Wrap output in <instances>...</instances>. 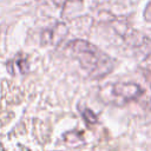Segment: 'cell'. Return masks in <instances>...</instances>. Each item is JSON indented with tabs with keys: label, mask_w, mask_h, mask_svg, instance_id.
Instances as JSON below:
<instances>
[{
	"label": "cell",
	"mask_w": 151,
	"mask_h": 151,
	"mask_svg": "<svg viewBox=\"0 0 151 151\" xmlns=\"http://www.w3.org/2000/svg\"><path fill=\"white\" fill-rule=\"evenodd\" d=\"M67 50L91 78H103L113 70V59L86 40H73L68 44Z\"/></svg>",
	"instance_id": "obj_1"
},
{
	"label": "cell",
	"mask_w": 151,
	"mask_h": 151,
	"mask_svg": "<svg viewBox=\"0 0 151 151\" xmlns=\"http://www.w3.org/2000/svg\"><path fill=\"white\" fill-rule=\"evenodd\" d=\"M111 92L114 97L119 98L123 100V103H126V101H131L136 98H138L143 90L134 83H130V81H126V83H116L112 85L111 87Z\"/></svg>",
	"instance_id": "obj_2"
},
{
	"label": "cell",
	"mask_w": 151,
	"mask_h": 151,
	"mask_svg": "<svg viewBox=\"0 0 151 151\" xmlns=\"http://www.w3.org/2000/svg\"><path fill=\"white\" fill-rule=\"evenodd\" d=\"M8 72L12 74H18V73H26L28 71V61L25 57L18 55L15 59L11 60L7 64Z\"/></svg>",
	"instance_id": "obj_3"
},
{
	"label": "cell",
	"mask_w": 151,
	"mask_h": 151,
	"mask_svg": "<svg viewBox=\"0 0 151 151\" xmlns=\"http://www.w3.org/2000/svg\"><path fill=\"white\" fill-rule=\"evenodd\" d=\"M81 114H83V117H84V119H85V122L87 124H94V123H97V116L90 109H87V107L81 109Z\"/></svg>",
	"instance_id": "obj_4"
},
{
	"label": "cell",
	"mask_w": 151,
	"mask_h": 151,
	"mask_svg": "<svg viewBox=\"0 0 151 151\" xmlns=\"http://www.w3.org/2000/svg\"><path fill=\"white\" fill-rule=\"evenodd\" d=\"M72 1H76V0H72Z\"/></svg>",
	"instance_id": "obj_5"
}]
</instances>
